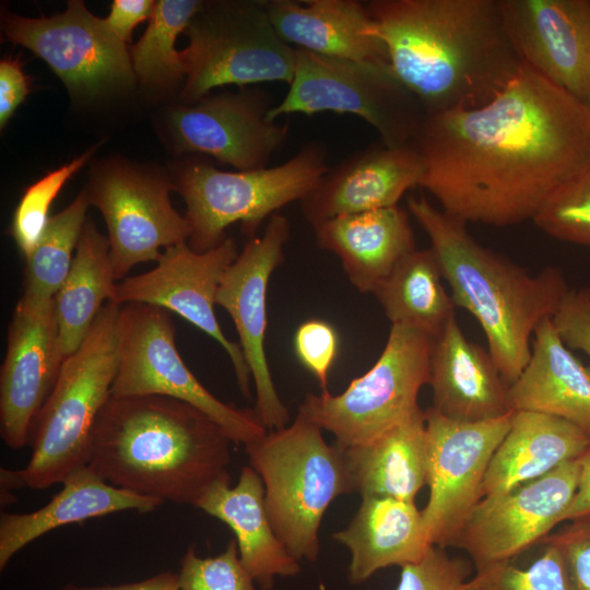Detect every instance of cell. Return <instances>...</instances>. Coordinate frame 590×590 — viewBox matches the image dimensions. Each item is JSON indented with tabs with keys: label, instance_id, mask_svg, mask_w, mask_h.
<instances>
[{
	"label": "cell",
	"instance_id": "6da1fadb",
	"mask_svg": "<svg viewBox=\"0 0 590 590\" xmlns=\"http://www.w3.org/2000/svg\"><path fill=\"white\" fill-rule=\"evenodd\" d=\"M414 149L444 212L517 225L590 165V108L522 63L485 104L427 115Z\"/></svg>",
	"mask_w": 590,
	"mask_h": 590
},
{
	"label": "cell",
	"instance_id": "7a4b0ae2",
	"mask_svg": "<svg viewBox=\"0 0 590 590\" xmlns=\"http://www.w3.org/2000/svg\"><path fill=\"white\" fill-rule=\"evenodd\" d=\"M366 7L392 73L427 115L485 104L523 63L498 0H373Z\"/></svg>",
	"mask_w": 590,
	"mask_h": 590
},
{
	"label": "cell",
	"instance_id": "3957f363",
	"mask_svg": "<svg viewBox=\"0 0 590 590\" xmlns=\"http://www.w3.org/2000/svg\"><path fill=\"white\" fill-rule=\"evenodd\" d=\"M231 442L215 421L184 401L110 397L93 429L87 467L118 488L196 507L212 485L231 481Z\"/></svg>",
	"mask_w": 590,
	"mask_h": 590
},
{
	"label": "cell",
	"instance_id": "277c9868",
	"mask_svg": "<svg viewBox=\"0 0 590 590\" xmlns=\"http://www.w3.org/2000/svg\"><path fill=\"white\" fill-rule=\"evenodd\" d=\"M410 214L430 240L455 305L482 327L489 352L509 386L526 367L535 328L552 318L570 290L560 269L530 274L470 235L467 223L424 196L408 199Z\"/></svg>",
	"mask_w": 590,
	"mask_h": 590
},
{
	"label": "cell",
	"instance_id": "5b68a950",
	"mask_svg": "<svg viewBox=\"0 0 590 590\" xmlns=\"http://www.w3.org/2000/svg\"><path fill=\"white\" fill-rule=\"evenodd\" d=\"M244 447L263 482L276 536L297 560L316 562L326 510L337 497L354 493L343 449L329 445L322 429L299 413L292 424Z\"/></svg>",
	"mask_w": 590,
	"mask_h": 590
},
{
	"label": "cell",
	"instance_id": "8992f818",
	"mask_svg": "<svg viewBox=\"0 0 590 590\" xmlns=\"http://www.w3.org/2000/svg\"><path fill=\"white\" fill-rule=\"evenodd\" d=\"M120 306L107 302L81 345L64 358L34 425L30 461L20 470L26 486L45 489L87 467L93 429L117 374Z\"/></svg>",
	"mask_w": 590,
	"mask_h": 590
},
{
	"label": "cell",
	"instance_id": "52a82bcc",
	"mask_svg": "<svg viewBox=\"0 0 590 590\" xmlns=\"http://www.w3.org/2000/svg\"><path fill=\"white\" fill-rule=\"evenodd\" d=\"M328 169L319 141L304 144L286 162L252 170L223 172L205 163L184 167L174 189L184 198L189 246L204 252L224 241L225 229L240 223L255 237L260 224L281 208L303 200Z\"/></svg>",
	"mask_w": 590,
	"mask_h": 590
},
{
	"label": "cell",
	"instance_id": "ba28073f",
	"mask_svg": "<svg viewBox=\"0 0 590 590\" xmlns=\"http://www.w3.org/2000/svg\"><path fill=\"white\" fill-rule=\"evenodd\" d=\"M433 340L415 327L391 324L368 371L339 394L307 393L298 413L331 433L342 449L374 440L422 411L417 398L429 382Z\"/></svg>",
	"mask_w": 590,
	"mask_h": 590
},
{
	"label": "cell",
	"instance_id": "9c48e42d",
	"mask_svg": "<svg viewBox=\"0 0 590 590\" xmlns=\"http://www.w3.org/2000/svg\"><path fill=\"white\" fill-rule=\"evenodd\" d=\"M324 111L355 115L391 148H414L427 113L388 67L296 49L293 80L268 117Z\"/></svg>",
	"mask_w": 590,
	"mask_h": 590
},
{
	"label": "cell",
	"instance_id": "30bf717a",
	"mask_svg": "<svg viewBox=\"0 0 590 590\" xmlns=\"http://www.w3.org/2000/svg\"><path fill=\"white\" fill-rule=\"evenodd\" d=\"M185 32V101L224 85L293 80L296 48L276 33L264 1L203 4Z\"/></svg>",
	"mask_w": 590,
	"mask_h": 590
},
{
	"label": "cell",
	"instance_id": "8fae6325",
	"mask_svg": "<svg viewBox=\"0 0 590 590\" xmlns=\"http://www.w3.org/2000/svg\"><path fill=\"white\" fill-rule=\"evenodd\" d=\"M110 394L184 401L209 415L237 445L246 446L268 432L255 410L219 400L196 378L176 347L170 312L148 304L120 306L118 368Z\"/></svg>",
	"mask_w": 590,
	"mask_h": 590
},
{
	"label": "cell",
	"instance_id": "7c38bea8",
	"mask_svg": "<svg viewBox=\"0 0 590 590\" xmlns=\"http://www.w3.org/2000/svg\"><path fill=\"white\" fill-rule=\"evenodd\" d=\"M514 411L486 421L449 418L425 411L429 498L422 510L432 545L455 546L473 509L483 498L489 461L510 428Z\"/></svg>",
	"mask_w": 590,
	"mask_h": 590
},
{
	"label": "cell",
	"instance_id": "4fadbf2b",
	"mask_svg": "<svg viewBox=\"0 0 590 590\" xmlns=\"http://www.w3.org/2000/svg\"><path fill=\"white\" fill-rule=\"evenodd\" d=\"M237 256L236 243L228 237L204 252L194 251L188 241L173 245L163 250L152 270L117 282L111 302L163 308L210 335L227 353L241 393L250 398L251 375L243 351L225 337L214 312L221 280Z\"/></svg>",
	"mask_w": 590,
	"mask_h": 590
},
{
	"label": "cell",
	"instance_id": "5bb4252c",
	"mask_svg": "<svg viewBox=\"0 0 590 590\" xmlns=\"http://www.w3.org/2000/svg\"><path fill=\"white\" fill-rule=\"evenodd\" d=\"M288 237V220L279 213L269 217L262 235L250 238L228 267L215 297L216 305L228 312L236 327L256 389L255 411L267 430L283 428L290 422L288 410L278 394L264 350L269 281L283 261V248Z\"/></svg>",
	"mask_w": 590,
	"mask_h": 590
},
{
	"label": "cell",
	"instance_id": "9a60e30c",
	"mask_svg": "<svg viewBox=\"0 0 590 590\" xmlns=\"http://www.w3.org/2000/svg\"><path fill=\"white\" fill-rule=\"evenodd\" d=\"M578 481L579 462L576 459L505 494L483 497L455 546L470 555L476 569L515 559L531 546L541 544L560 523Z\"/></svg>",
	"mask_w": 590,
	"mask_h": 590
},
{
	"label": "cell",
	"instance_id": "2e32d148",
	"mask_svg": "<svg viewBox=\"0 0 590 590\" xmlns=\"http://www.w3.org/2000/svg\"><path fill=\"white\" fill-rule=\"evenodd\" d=\"M166 181L123 167L101 172L86 190L102 212L116 280L138 263L157 261L167 247L188 241L186 216L172 205Z\"/></svg>",
	"mask_w": 590,
	"mask_h": 590
},
{
	"label": "cell",
	"instance_id": "e0dca14e",
	"mask_svg": "<svg viewBox=\"0 0 590 590\" xmlns=\"http://www.w3.org/2000/svg\"><path fill=\"white\" fill-rule=\"evenodd\" d=\"M3 31L9 40L44 59L70 88L93 91L133 78L126 44L82 1H68L67 10L51 17L8 14Z\"/></svg>",
	"mask_w": 590,
	"mask_h": 590
},
{
	"label": "cell",
	"instance_id": "ac0fdd59",
	"mask_svg": "<svg viewBox=\"0 0 590 590\" xmlns=\"http://www.w3.org/2000/svg\"><path fill=\"white\" fill-rule=\"evenodd\" d=\"M523 63L590 108V0H498Z\"/></svg>",
	"mask_w": 590,
	"mask_h": 590
},
{
	"label": "cell",
	"instance_id": "d6986e66",
	"mask_svg": "<svg viewBox=\"0 0 590 590\" xmlns=\"http://www.w3.org/2000/svg\"><path fill=\"white\" fill-rule=\"evenodd\" d=\"M270 101L262 91H249L204 96L174 109L177 149L211 155L238 170L267 167L290 133L288 123L269 119Z\"/></svg>",
	"mask_w": 590,
	"mask_h": 590
},
{
	"label": "cell",
	"instance_id": "ffe728a7",
	"mask_svg": "<svg viewBox=\"0 0 590 590\" xmlns=\"http://www.w3.org/2000/svg\"><path fill=\"white\" fill-rule=\"evenodd\" d=\"M63 361L54 299L42 306L17 302L0 371V434L11 449L31 444Z\"/></svg>",
	"mask_w": 590,
	"mask_h": 590
},
{
	"label": "cell",
	"instance_id": "44dd1931",
	"mask_svg": "<svg viewBox=\"0 0 590 590\" xmlns=\"http://www.w3.org/2000/svg\"><path fill=\"white\" fill-rule=\"evenodd\" d=\"M422 176L414 148L369 146L328 167L299 201L302 214L315 228L338 216L394 206L408 190L420 187Z\"/></svg>",
	"mask_w": 590,
	"mask_h": 590
},
{
	"label": "cell",
	"instance_id": "7402d4cb",
	"mask_svg": "<svg viewBox=\"0 0 590 590\" xmlns=\"http://www.w3.org/2000/svg\"><path fill=\"white\" fill-rule=\"evenodd\" d=\"M428 384L432 408L452 420L486 421L511 411L508 385L489 352L468 340L455 316L433 340Z\"/></svg>",
	"mask_w": 590,
	"mask_h": 590
},
{
	"label": "cell",
	"instance_id": "603a6c76",
	"mask_svg": "<svg viewBox=\"0 0 590 590\" xmlns=\"http://www.w3.org/2000/svg\"><path fill=\"white\" fill-rule=\"evenodd\" d=\"M264 5L276 33L296 49L390 68L366 2L269 0Z\"/></svg>",
	"mask_w": 590,
	"mask_h": 590
},
{
	"label": "cell",
	"instance_id": "cb8c5ba5",
	"mask_svg": "<svg viewBox=\"0 0 590 590\" xmlns=\"http://www.w3.org/2000/svg\"><path fill=\"white\" fill-rule=\"evenodd\" d=\"M507 402L511 411L560 417L590 436V366L566 346L551 318L535 328L530 358L508 386Z\"/></svg>",
	"mask_w": 590,
	"mask_h": 590
},
{
	"label": "cell",
	"instance_id": "d4e9b609",
	"mask_svg": "<svg viewBox=\"0 0 590 590\" xmlns=\"http://www.w3.org/2000/svg\"><path fill=\"white\" fill-rule=\"evenodd\" d=\"M317 245L339 257L361 293H375L415 248L409 214L394 205L338 216L314 228Z\"/></svg>",
	"mask_w": 590,
	"mask_h": 590
},
{
	"label": "cell",
	"instance_id": "484cf974",
	"mask_svg": "<svg viewBox=\"0 0 590 590\" xmlns=\"http://www.w3.org/2000/svg\"><path fill=\"white\" fill-rule=\"evenodd\" d=\"M196 507L232 529L239 559L260 590H271L275 577L299 574V560L290 554L273 530L263 482L250 465L241 469L235 486H231V481L212 485Z\"/></svg>",
	"mask_w": 590,
	"mask_h": 590
},
{
	"label": "cell",
	"instance_id": "4316f807",
	"mask_svg": "<svg viewBox=\"0 0 590 590\" xmlns=\"http://www.w3.org/2000/svg\"><path fill=\"white\" fill-rule=\"evenodd\" d=\"M332 536L351 553L349 580L353 585L380 569L417 563L433 546L415 503L389 497L362 498L350 523Z\"/></svg>",
	"mask_w": 590,
	"mask_h": 590
},
{
	"label": "cell",
	"instance_id": "83f0119b",
	"mask_svg": "<svg viewBox=\"0 0 590 590\" xmlns=\"http://www.w3.org/2000/svg\"><path fill=\"white\" fill-rule=\"evenodd\" d=\"M61 484L59 493L35 511L1 514V570L19 551L57 528L126 510L149 512L163 504L160 499L118 488L88 467L75 471Z\"/></svg>",
	"mask_w": 590,
	"mask_h": 590
},
{
	"label": "cell",
	"instance_id": "f1b7e54d",
	"mask_svg": "<svg viewBox=\"0 0 590 590\" xmlns=\"http://www.w3.org/2000/svg\"><path fill=\"white\" fill-rule=\"evenodd\" d=\"M590 436L570 422L530 411H514L511 425L495 450L483 497L505 494L578 459Z\"/></svg>",
	"mask_w": 590,
	"mask_h": 590
},
{
	"label": "cell",
	"instance_id": "f546056e",
	"mask_svg": "<svg viewBox=\"0 0 590 590\" xmlns=\"http://www.w3.org/2000/svg\"><path fill=\"white\" fill-rule=\"evenodd\" d=\"M354 492L362 498L414 502L426 485L425 411H420L374 440L343 449Z\"/></svg>",
	"mask_w": 590,
	"mask_h": 590
},
{
	"label": "cell",
	"instance_id": "4dcf8cb0",
	"mask_svg": "<svg viewBox=\"0 0 590 590\" xmlns=\"http://www.w3.org/2000/svg\"><path fill=\"white\" fill-rule=\"evenodd\" d=\"M116 281L108 238L87 220L70 271L54 297L64 358L78 350L104 305L113 300Z\"/></svg>",
	"mask_w": 590,
	"mask_h": 590
},
{
	"label": "cell",
	"instance_id": "1f68e13d",
	"mask_svg": "<svg viewBox=\"0 0 590 590\" xmlns=\"http://www.w3.org/2000/svg\"><path fill=\"white\" fill-rule=\"evenodd\" d=\"M440 264L429 249L406 255L374 295L391 324H409L436 338L455 316V303L441 283Z\"/></svg>",
	"mask_w": 590,
	"mask_h": 590
},
{
	"label": "cell",
	"instance_id": "d6a6232c",
	"mask_svg": "<svg viewBox=\"0 0 590 590\" xmlns=\"http://www.w3.org/2000/svg\"><path fill=\"white\" fill-rule=\"evenodd\" d=\"M90 204L84 189L70 205L50 216L42 239L25 259L19 303L42 306L54 299L70 271Z\"/></svg>",
	"mask_w": 590,
	"mask_h": 590
},
{
	"label": "cell",
	"instance_id": "836d02e7",
	"mask_svg": "<svg viewBox=\"0 0 590 590\" xmlns=\"http://www.w3.org/2000/svg\"><path fill=\"white\" fill-rule=\"evenodd\" d=\"M202 7L197 0L155 2L144 34L130 49L132 68L144 82L168 83L186 75L184 51L176 49L175 42Z\"/></svg>",
	"mask_w": 590,
	"mask_h": 590
},
{
	"label": "cell",
	"instance_id": "e575fe53",
	"mask_svg": "<svg viewBox=\"0 0 590 590\" xmlns=\"http://www.w3.org/2000/svg\"><path fill=\"white\" fill-rule=\"evenodd\" d=\"M541 544L542 553L526 566L510 559L477 568L463 590H573L559 550L547 542Z\"/></svg>",
	"mask_w": 590,
	"mask_h": 590
},
{
	"label": "cell",
	"instance_id": "d590c367",
	"mask_svg": "<svg viewBox=\"0 0 590 590\" xmlns=\"http://www.w3.org/2000/svg\"><path fill=\"white\" fill-rule=\"evenodd\" d=\"M93 150L46 174L23 192L12 217L10 234L26 259L42 239L50 220L49 209L66 181L90 158Z\"/></svg>",
	"mask_w": 590,
	"mask_h": 590
},
{
	"label": "cell",
	"instance_id": "8d00e7d4",
	"mask_svg": "<svg viewBox=\"0 0 590 590\" xmlns=\"http://www.w3.org/2000/svg\"><path fill=\"white\" fill-rule=\"evenodd\" d=\"M533 223L556 239L590 247V165L552 194Z\"/></svg>",
	"mask_w": 590,
	"mask_h": 590
},
{
	"label": "cell",
	"instance_id": "74e56055",
	"mask_svg": "<svg viewBox=\"0 0 590 590\" xmlns=\"http://www.w3.org/2000/svg\"><path fill=\"white\" fill-rule=\"evenodd\" d=\"M177 575L180 590H259L239 559L235 539L213 557H201L188 547Z\"/></svg>",
	"mask_w": 590,
	"mask_h": 590
},
{
	"label": "cell",
	"instance_id": "f35d334b",
	"mask_svg": "<svg viewBox=\"0 0 590 590\" xmlns=\"http://www.w3.org/2000/svg\"><path fill=\"white\" fill-rule=\"evenodd\" d=\"M470 573L465 559L451 557L445 548L433 545L420 562L401 568L396 590H463Z\"/></svg>",
	"mask_w": 590,
	"mask_h": 590
},
{
	"label": "cell",
	"instance_id": "ab89813d",
	"mask_svg": "<svg viewBox=\"0 0 590 590\" xmlns=\"http://www.w3.org/2000/svg\"><path fill=\"white\" fill-rule=\"evenodd\" d=\"M340 338L334 327L322 319L302 322L294 334V351L300 364L311 373L321 392H327L329 373L339 355Z\"/></svg>",
	"mask_w": 590,
	"mask_h": 590
},
{
	"label": "cell",
	"instance_id": "60d3db41",
	"mask_svg": "<svg viewBox=\"0 0 590 590\" xmlns=\"http://www.w3.org/2000/svg\"><path fill=\"white\" fill-rule=\"evenodd\" d=\"M542 542L562 553L573 590H590V516L569 521Z\"/></svg>",
	"mask_w": 590,
	"mask_h": 590
},
{
	"label": "cell",
	"instance_id": "b9f144b4",
	"mask_svg": "<svg viewBox=\"0 0 590 590\" xmlns=\"http://www.w3.org/2000/svg\"><path fill=\"white\" fill-rule=\"evenodd\" d=\"M551 319L568 349L590 357V286L570 288Z\"/></svg>",
	"mask_w": 590,
	"mask_h": 590
},
{
	"label": "cell",
	"instance_id": "7bdbcfd3",
	"mask_svg": "<svg viewBox=\"0 0 590 590\" xmlns=\"http://www.w3.org/2000/svg\"><path fill=\"white\" fill-rule=\"evenodd\" d=\"M19 58L0 62V126L3 128L17 106L30 93V78L23 72Z\"/></svg>",
	"mask_w": 590,
	"mask_h": 590
},
{
	"label": "cell",
	"instance_id": "ee69618b",
	"mask_svg": "<svg viewBox=\"0 0 590 590\" xmlns=\"http://www.w3.org/2000/svg\"><path fill=\"white\" fill-rule=\"evenodd\" d=\"M155 2L151 0H115L110 12L104 20L110 32L122 43L131 40L133 28L146 19H150Z\"/></svg>",
	"mask_w": 590,
	"mask_h": 590
},
{
	"label": "cell",
	"instance_id": "f6af8a7d",
	"mask_svg": "<svg viewBox=\"0 0 590 590\" xmlns=\"http://www.w3.org/2000/svg\"><path fill=\"white\" fill-rule=\"evenodd\" d=\"M578 486L571 503L560 518V523L590 516V444L578 458Z\"/></svg>",
	"mask_w": 590,
	"mask_h": 590
},
{
	"label": "cell",
	"instance_id": "bcb514c9",
	"mask_svg": "<svg viewBox=\"0 0 590 590\" xmlns=\"http://www.w3.org/2000/svg\"><path fill=\"white\" fill-rule=\"evenodd\" d=\"M63 590H180V587L177 574L164 571L137 582L98 587L68 585Z\"/></svg>",
	"mask_w": 590,
	"mask_h": 590
},
{
	"label": "cell",
	"instance_id": "7dc6e473",
	"mask_svg": "<svg viewBox=\"0 0 590 590\" xmlns=\"http://www.w3.org/2000/svg\"><path fill=\"white\" fill-rule=\"evenodd\" d=\"M1 506L5 507L13 500V495L9 493L10 489H17L22 486H26V483L19 471H12L8 469H1Z\"/></svg>",
	"mask_w": 590,
	"mask_h": 590
}]
</instances>
